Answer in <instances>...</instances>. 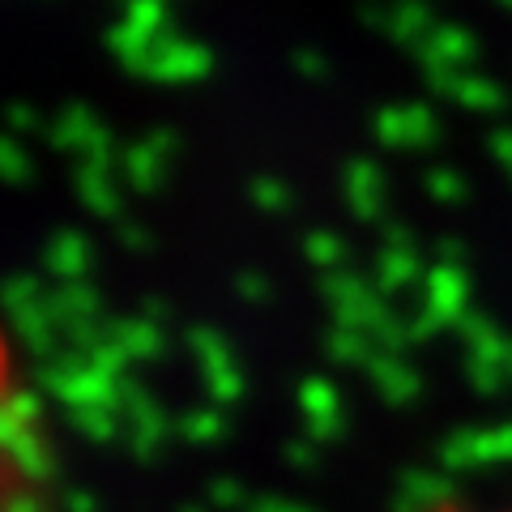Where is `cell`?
<instances>
[{"label":"cell","instance_id":"1","mask_svg":"<svg viewBox=\"0 0 512 512\" xmlns=\"http://www.w3.org/2000/svg\"><path fill=\"white\" fill-rule=\"evenodd\" d=\"M431 512H466V508H457V504H440V508H431ZM491 512H512V508H491Z\"/></svg>","mask_w":512,"mask_h":512}]
</instances>
